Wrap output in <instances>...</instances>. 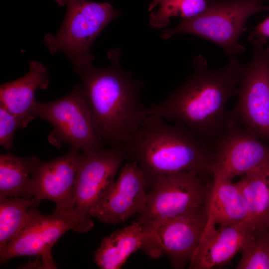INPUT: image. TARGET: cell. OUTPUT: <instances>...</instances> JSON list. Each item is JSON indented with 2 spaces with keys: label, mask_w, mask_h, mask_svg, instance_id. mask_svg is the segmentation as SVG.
I'll return each mask as SVG.
<instances>
[{
  "label": "cell",
  "mask_w": 269,
  "mask_h": 269,
  "mask_svg": "<svg viewBox=\"0 0 269 269\" xmlns=\"http://www.w3.org/2000/svg\"><path fill=\"white\" fill-rule=\"evenodd\" d=\"M269 6L259 0H235L209 4L200 14L182 18L174 27L163 30L162 39L178 34H191L210 40L220 46L229 57L243 53L246 49L239 42L247 19Z\"/></svg>",
  "instance_id": "obj_5"
},
{
  "label": "cell",
  "mask_w": 269,
  "mask_h": 269,
  "mask_svg": "<svg viewBox=\"0 0 269 269\" xmlns=\"http://www.w3.org/2000/svg\"><path fill=\"white\" fill-rule=\"evenodd\" d=\"M236 269H269V244L263 233H257L242 251Z\"/></svg>",
  "instance_id": "obj_23"
},
{
  "label": "cell",
  "mask_w": 269,
  "mask_h": 269,
  "mask_svg": "<svg viewBox=\"0 0 269 269\" xmlns=\"http://www.w3.org/2000/svg\"><path fill=\"white\" fill-rule=\"evenodd\" d=\"M143 171L146 187L159 177L177 172L212 174V147L187 128L147 116L125 150Z\"/></svg>",
  "instance_id": "obj_3"
},
{
  "label": "cell",
  "mask_w": 269,
  "mask_h": 269,
  "mask_svg": "<svg viewBox=\"0 0 269 269\" xmlns=\"http://www.w3.org/2000/svg\"><path fill=\"white\" fill-rule=\"evenodd\" d=\"M81 154L78 149L71 147L63 156L48 162L40 161L33 176L31 190L36 199L54 202L55 212L69 215L87 227L73 211V190Z\"/></svg>",
  "instance_id": "obj_14"
},
{
  "label": "cell",
  "mask_w": 269,
  "mask_h": 269,
  "mask_svg": "<svg viewBox=\"0 0 269 269\" xmlns=\"http://www.w3.org/2000/svg\"><path fill=\"white\" fill-rule=\"evenodd\" d=\"M22 120L0 105V145L9 150L14 148L13 136L19 128H25Z\"/></svg>",
  "instance_id": "obj_24"
},
{
  "label": "cell",
  "mask_w": 269,
  "mask_h": 269,
  "mask_svg": "<svg viewBox=\"0 0 269 269\" xmlns=\"http://www.w3.org/2000/svg\"><path fill=\"white\" fill-rule=\"evenodd\" d=\"M247 202L249 220L257 233L269 228V163L237 182Z\"/></svg>",
  "instance_id": "obj_19"
},
{
  "label": "cell",
  "mask_w": 269,
  "mask_h": 269,
  "mask_svg": "<svg viewBox=\"0 0 269 269\" xmlns=\"http://www.w3.org/2000/svg\"><path fill=\"white\" fill-rule=\"evenodd\" d=\"M37 206L31 208L21 230L0 250L1 263L17 257L35 256L41 258L42 268L55 269L51 251L59 238L69 230L79 233L88 231L69 215L55 211L43 215Z\"/></svg>",
  "instance_id": "obj_10"
},
{
  "label": "cell",
  "mask_w": 269,
  "mask_h": 269,
  "mask_svg": "<svg viewBox=\"0 0 269 269\" xmlns=\"http://www.w3.org/2000/svg\"><path fill=\"white\" fill-rule=\"evenodd\" d=\"M144 173L137 163L130 161L122 168L118 178L90 212L102 222H125L145 206L147 193Z\"/></svg>",
  "instance_id": "obj_13"
},
{
  "label": "cell",
  "mask_w": 269,
  "mask_h": 269,
  "mask_svg": "<svg viewBox=\"0 0 269 269\" xmlns=\"http://www.w3.org/2000/svg\"><path fill=\"white\" fill-rule=\"evenodd\" d=\"M126 160L125 152L118 148L104 147L81 154L73 190V211L75 217L90 229L94 225L90 211L115 181L118 169Z\"/></svg>",
  "instance_id": "obj_11"
},
{
  "label": "cell",
  "mask_w": 269,
  "mask_h": 269,
  "mask_svg": "<svg viewBox=\"0 0 269 269\" xmlns=\"http://www.w3.org/2000/svg\"><path fill=\"white\" fill-rule=\"evenodd\" d=\"M245 64L232 119L258 137L269 140V47L254 45Z\"/></svg>",
  "instance_id": "obj_8"
},
{
  "label": "cell",
  "mask_w": 269,
  "mask_h": 269,
  "mask_svg": "<svg viewBox=\"0 0 269 269\" xmlns=\"http://www.w3.org/2000/svg\"><path fill=\"white\" fill-rule=\"evenodd\" d=\"M40 161L36 156L20 157L10 153L0 155V199L30 198L33 175Z\"/></svg>",
  "instance_id": "obj_20"
},
{
  "label": "cell",
  "mask_w": 269,
  "mask_h": 269,
  "mask_svg": "<svg viewBox=\"0 0 269 269\" xmlns=\"http://www.w3.org/2000/svg\"><path fill=\"white\" fill-rule=\"evenodd\" d=\"M119 53L110 51V67L74 69L80 77L97 136L105 147L124 151L147 117L140 101L141 81L122 70Z\"/></svg>",
  "instance_id": "obj_2"
},
{
  "label": "cell",
  "mask_w": 269,
  "mask_h": 269,
  "mask_svg": "<svg viewBox=\"0 0 269 269\" xmlns=\"http://www.w3.org/2000/svg\"><path fill=\"white\" fill-rule=\"evenodd\" d=\"M49 81L48 69L41 62L32 61L27 74L0 85V105L19 117L26 127L34 119L31 110L36 100L35 92L38 89H47Z\"/></svg>",
  "instance_id": "obj_16"
},
{
  "label": "cell",
  "mask_w": 269,
  "mask_h": 269,
  "mask_svg": "<svg viewBox=\"0 0 269 269\" xmlns=\"http://www.w3.org/2000/svg\"><path fill=\"white\" fill-rule=\"evenodd\" d=\"M31 114L53 126L47 138L58 148L67 144L85 153L105 147L95 131L82 85L59 99L46 103L36 100Z\"/></svg>",
  "instance_id": "obj_6"
},
{
  "label": "cell",
  "mask_w": 269,
  "mask_h": 269,
  "mask_svg": "<svg viewBox=\"0 0 269 269\" xmlns=\"http://www.w3.org/2000/svg\"><path fill=\"white\" fill-rule=\"evenodd\" d=\"M159 4L158 10L152 12L149 17L151 26L157 28L167 26L173 16L186 18L196 16L209 5L206 0H161Z\"/></svg>",
  "instance_id": "obj_22"
},
{
  "label": "cell",
  "mask_w": 269,
  "mask_h": 269,
  "mask_svg": "<svg viewBox=\"0 0 269 269\" xmlns=\"http://www.w3.org/2000/svg\"><path fill=\"white\" fill-rule=\"evenodd\" d=\"M213 148V177L232 181L269 163V147L232 118Z\"/></svg>",
  "instance_id": "obj_12"
},
{
  "label": "cell",
  "mask_w": 269,
  "mask_h": 269,
  "mask_svg": "<svg viewBox=\"0 0 269 269\" xmlns=\"http://www.w3.org/2000/svg\"><path fill=\"white\" fill-rule=\"evenodd\" d=\"M269 39V16L258 24L251 32L249 41L253 45L263 46Z\"/></svg>",
  "instance_id": "obj_25"
},
{
  "label": "cell",
  "mask_w": 269,
  "mask_h": 269,
  "mask_svg": "<svg viewBox=\"0 0 269 269\" xmlns=\"http://www.w3.org/2000/svg\"><path fill=\"white\" fill-rule=\"evenodd\" d=\"M39 202L35 197L0 199V250L21 230L30 210Z\"/></svg>",
  "instance_id": "obj_21"
},
{
  "label": "cell",
  "mask_w": 269,
  "mask_h": 269,
  "mask_svg": "<svg viewBox=\"0 0 269 269\" xmlns=\"http://www.w3.org/2000/svg\"><path fill=\"white\" fill-rule=\"evenodd\" d=\"M265 235L269 244V228L265 232Z\"/></svg>",
  "instance_id": "obj_27"
},
{
  "label": "cell",
  "mask_w": 269,
  "mask_h": 269,
  "mask_svg": "<svg viewBox=\"0 0 269 269\" xmlns=\"http://www.w3.org/2000/svg\"><path fill=\"white\" fill-rule=\"evenodd\" d=\"M66 12L58 32L46 34L44 43L51 54L62 52L73 63L74 69L92 65L95 56L90 47L100 33L119 12L108 2L88 0H54Z\"/></svg>",
  "instance_id": "obj_4"
},
{
  "label": "cell",
  "mask_w": 269,
  "mask_h": 269,
  "mask_svg": "<svg viewBox=\"0 0 269 269\" xmlns=\"http://www.w3.org/2000/svg\"><path fill=\"white\" fill-rule=\"evenodd\" d=\"M257 233L250 220L204 231L189 269H210L229 262Z\"/></svg>",
  "instance_id": "obj_15"
},
{
  "label": "cell",
  "mask_w": 269,
  "mask_h": 269,
  "mask_svg": "<svg viewBox=\"0 0 269 269\" xmlns=\"http://www.w3.org/2000/svg\"><path fill=\"white\" fill-rule=\"evenodd\" d=\"M245 66L234 56L211 69L199 55L193 61L194 72L165 100L146 108L145 114L187 128L213 148L228 127L231 117L226 105L238 93Z\"/></svg>",
  "instance_id": "obj_1"
},
{
  "label": "cell",
  "mask_w": 269,
  "mask_h": 269,
  "mask_svg": "<svg viewBox=\"0 0 269 269\" xmlns=\"http://www.w3.org/2000/svg\"><path fill=\"white\" fill-rule=\"evenodd\" d=\"M195 172H177L160 176L151 185L143 211L137 221L141 224L174 217L205 206L211 183Z\"/></svg>",
  "instance_id": "obj_9"
},
{
  "label": "cell",
  "mask_w": 269,
  "mask_h": 269,
  "mask_svg": "<svg viewBox=\"0 0 269 269\" xmlns=\"http://www.w3.org/2000/svg\"><path fill=\"white\" fill-rule=\"evenodd\" d=\"M143 241L142 226L134 221L104 238L94 253V260L101 269H120L128 258L141 249Z\"/></svg>",
  "instance_id": "obj_18"
},
{
  "label": "cell",
  "mask_w": 269,
  "mask_h": 269,
  "mask_svg": "<svg viewBox=\"0 0 269 269\" xmlns=\"http://www.w3.org/2000/svg\"><path fill=\"white\" fill-rule=\"evenodd\" d=\"M161 0H152L151 2L149 4L148 8V11L152 10L155 7L159 4L160 1Z\"/></svg>",
  "instance_id": "obj_26"
},
{
  "label": "cell",
  "mask_w": 269,
  "mask_h": 269,
  "mask_svg": "<svg viewBox=\"0 0 269 269\" xmlns=\"http://www.w3.org/2000/svg\"><path fill=\"white\" fill-rule=\"evenodd\" d=\"M205 230L238 224L249 219L247 202L237 183L213 177Z\"/></svg>",
  "instance_id": "obj_17"
},
{
  "label": "cell",
  "mask_w": 269,
  "mask_h": 269,
  "mask_svg": "<svg viewBox=\"0 0 269 269\" xmlns=\"http://www.w3.org/2000/svg\"></svg>",
  "instance_id": "obj_28"
},
{
  "label": "cell",
  "mask_w": 269,
  "mask_h": 269,
  "mask_svg": "<svg viewBox=\"0 0 269 269\" xmlns=\"http://www.w3.org/2000/svg\"><path fill=\"white\" fill-rule=\"evenodd\" d=\"M208 221L207 205L177 216L141 224V249L153 259L165 255L172 267L190 263L203 237Z\"/></svg>",
  "instance_id": "obj_7"
}]
</instances>
